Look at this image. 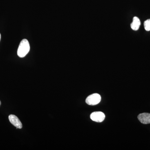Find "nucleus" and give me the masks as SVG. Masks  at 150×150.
<instances>
[{
    "instance_id": "obj_6",
    "label": "nucleus",
    "mask_w": 150,
    "mask_h": 150,
    "mask_svg": "<svg viewBox=\"0 0 150 150\" xmlns=\"http://www.w3.org/2000/svg\"><path fill=\"white\" fill-rule=\"evenodd\" d=\"M141 25V21L139 18L134 17L133 18V22L131 25V28L134 30H137L139 28Z\"/></svg>"
},
{
    "instance_id": "obj_1",
    "label": "nucleus",
    "mask_w": 150,
    "mask_h": 150,
    "mask_svg": "<svg viewBox=\"0 0 150 150\" xmlns=\"http://www.w3.org/2000/svg\"><path fill=\"white\" fill-rule=\"evenodd\" d=\"M30 49L28 40L26 39L22 40L18 49L17 54L20 58L25 57L29 52Z\"/></svg>"
},
{
    "instance_id": "obj_8",
    "label": "nucleus",
    "mask_w": 150,
    "mask_h": 150,
    "mask_svg": "<svg viewBox=\"0 0 150 150\" xmlns=\"http://www.w3.org/2000/svg\"><path fill=\"white\" fill-rule=\"evenodd\" d=\"M1 33H0V40H1Z\"/></svg>"
},
{
    "instance_id": "obj_5",
    "label": "nucleus",
    "mask_w": 150,
    "mask_h": 150,
    "mask_svg": "<svg viewBox=\"0 0 150 150\" xmlns=\"http://www.w3.org/2000/svg\"><path fill=\"white\" fill-rule=\"evenodd\" d=\"M138 118L141 123L144 124L150 123V113L144 112L139 114Z\"/></svg>"
},
{
    "instance_id": "obj_4",
    "label": "nucleus",
    "mask_w": 150,
    "mask_h": 150,
    "mask_svg": "<svg viewBox=\"0 0 150 150\" xmlns=\"http://www.w3.org/2000/svg\"><path fill=\"white\" fill-rule=\"evenodd\" d=\"M9 120L11 123L17 129H21L22 128V124L19 118L14 115H10L8 116Z\"/></svg>"
},
{
    "instance_id": "obj_2",
    "label": "nucleus",
    "mask_w": 150,
    "mask_h": 150,
    "mask_svg": "<svg viewBox=\"0 0 150 150\" xmlns=\"http://www.w3.org/2000/svg\"><path fill=\"white\" fill-rule=\"evenodd\" d=\"M101 100V96L98 93H94L89 96L86 99V102L89 105H94L98 104Z\"/></svg>"
},
{
    "instance_id": "obj_3",
    "label": "nucleus",
    "mask_w": 150,
    "mask_h": 150,
    "mask_svg": "<svg viewBox=\"0 0 150 150\" xmlns=\"http://www.w3.org/2000/svg\"><path fill=\"white\" fill-rule=\"evenodd\" d=\"M90 118L92 121L96 122H102L104 121L105 115L103 112L100 111L92 112L90 115Z\"/></svg>"
},
{
    "instance_id": "obj_9",
    "label": "nucleus",
    "mask_w": 150,
    "mask_h": 150,
    "mask_svg": "<svg viewBox=\"0 0 150 150\" xmlns=\"http://www.w3.org/2000/svg\"><path fill=\"white\" fill-rule=\"evenodd\" d=\"M1 100H0V106H1Z\"/></svg>"
},
{
    "instance_id": "obj_7",
    "label": "nucleus",
    "mask_w": 150,
    "mask_h": 150,
    "mask_svg": "<svg viewBox=\"0 0 150 150\" xmlns=\"http://www.w3.org/2000/svg\"><path fill=\"white\" fill-rule=\"evenodd\" d=\"M145 29L146 31L150 30V19L147 20L144 22V23Z\"/></svg>"
}]
</instances>
